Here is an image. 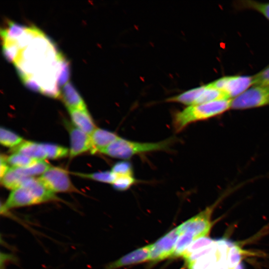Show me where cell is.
<instances>
[{
  "instance_id": "obj_1",
  "label": "cell",
  "mask_w": 269,
  "mask_h": 269,
  "mask_svg": "<svg viewBox=\"0 0 269 269\" xmlns=\"http://www.w3.org/2000/svg\"><path fill=\"white\" fill-rule=\"evenodd\" d=\"M247 252L225 239L212 240L193 254L188 269H243L242 260Z\"/></svg>"
},
{
  "instance_id": "obj_2",
  "label": "cell",
  "mask_w": 269,
  "mask_h": 269,
  "mask_svg": "<svg viewBox=\"0 0 269 269\" xmlns=\"http://www.w3.org/2000/svg\"><path fill=\"white\" fill-rule=\"evenodd\" d=\"M57 201L60 199L38 178L29 177L20 187L11 192L1 209L6 211L12 208Z\"/></svg>"
},
{
  "instance_id": "obj_3",
  "label": "cell",
  "mask_w": 269,
  "mask_h": 269,
  "mask_svg": "<svg viewBox=\"0 0 269 269\" xmlns=\"http://www.w3.org/2000/svg\"><path fill=\"white\" fill-rule=\"evenodd\" d=\"M232 100H221L191 105L176 112L173 120L175 131L179 132L191 123L207 120L223 113L231 108Z\"/></svg>"
},
{
  "instance_id": "obj_4",
  "label": "cell",
  "mask_w": 269,
  "mask_h": 269,
  "mask_svg": "<svg viewBox=\"0 0 269 269\" xmlns=\"http://www.w3.org/2000/svg\"><path fill=\"white\" fill-rule=\"evenodd\" d=\"M175 140V137H170L158 142H142L120 137L101 153L113 158L127 160L139 154L167 150Z\"/></svg>"
},
{
  "instance_id": "obj_5",
  "label": "cell",
  "mask_w": 269,
  "mask_h": 269,
  "mask_svg": "<svg viewBox=\"0 0 269 269\" xmlns=\"http://www.w3.org/2000/svg\"><path fill=\"white\" fill-rule=\"evenodd\" d=\"M215 204L189 219L177 227L179 235L186 233L195 240L208 236L212 227L211 215Z\"/></svg>"
},
{
  "instance_id": "obj_6",
  "label": "cell",
  "mask_w": 269,
  "mask_h": 269,
  "mask_svg": "<svg viewBox=\"0 0 269 269\" xmlns=\"http://www.w3.org/2000/svg\"><path fill=\"white\" fill-rule=\"evenodd\" d=\"M38 179L53 193L78 191L72 183L67 171L59 167L51 166Z\"/></svg>"
},
{
  "instance_id": "obj_7",
  "label": "cell",
  "mask_w": 269,
  "mask_h": 269,
  "mask_svg": "<svg viewBox=\"0 0 269 269\" xmlns=\"http://www.w3.org/2000/svg\"><path fill=\"white\" fill-rule=\"evenodd\" d=\"M269 105V87L252 88L232 100L231 108L245 109Z\"/></svg>"
},
{
  "instance_id": "obj_8",
  "label": "cell",
  "mask_w": 269,
  "mask_h": 269,
  "mask_svg": "<svg viewBox=\"0 0 269 269\" xmlns=\"http://www.w3.org/2000/svg\"><path fill=\"white\" fill-rule=\"evenodd\" d=\"M253 82V77L249 76L224 77L211 83L209 86L226 93L230 98L242 94Z\"/></svg>"
},
{
  "instance_id": "obj_9",
  "label": "cell",
  "mask_w": 269,
  "mask_h": 269,
  "mask_svg": "<svg viewBox=\"0 0 269 269\" xmlns=\"http://www.w3.org/2000/svg\"><path fill=\"white\" fill-rule=\"evenodd\" d=\"M179 236L177 227L150 245V260L159 261L172 256Z\"/></svg>"
},
{
  "instance_id": "obj_10",
  "label": "cell",
  "mask_w": 269,
  "mask_h": 269,
  "mask_svg": "<svg viewBox=\"0 0 269 269\" xmlns=\"http://www.w3.org/2000/svg\"><path fill=\"white\" fill-rule=\"evenodd\" d=\"M67 125L70 139V156L73 157L88 150L91 151L92 146L90 135L75 126Z\"/></svg>"
},
{
  "instance_id": "obj_11",
  "label": "cell",
  "mask_w": 269,
  "mask_h": 269,
  "mask_svg": "<svg viewBox=\"0 0 269 269\" xmlns=\"http://www.w3.org/2000/svg\"><path fill=\"white\" fill-rule=\"evenodd\" d=\"M150 260V245L138 248L109 264L104 269H117Z\"/></svg>"
},
{
  "instance_id": "obj_12",
  "label": "cell",
  "mask_w": 269,
  "mask_h": 269,
  "mask_svg": "<svg viewBox=\"0 0 269 269\" xmlns=\"http://www.w3.org/2000/svg\"><path fill=\"white\" fill-rule=\"evenodd\" d=\"M92 142V153L102 152L119 136L116 133L101 128H96L90 135Z\"/></svg>"
},
{
  "instance_id": "obj_13",
  "label": "cell",
  "mask_w": 269,
  "mask_h": 269,
  "mask_svg": "<svg viewBox=\"0 0 269 269\" xmlns=\"http://www.w3.org/2000/svg\"><path fill=\"white\" fill-rule=\"evenodd\" d=\"M60 97L68 110L87 109L83 98L70 82L63 85Z\"/></svg>"
},
{
  "instance_id": "obj_14",
  "label": "cell",
  "mask_w": 269,
  "mask_h": 269,
  "mask_svg": "<svg viewBox=\"0 0 269 269\" xmlns=\"http://www.w3.org/2000/svg\"><path fill=\"white\" fill-rule=\"evenodd\" d=\"M68 111L74 126L91 135L96 127L87 109H73Z\"/></svg>"
},
{
  "instance_id": "obj_15",
  "label": "cell",
  "mask_w": 269,
  "mask_h": 269,
  "mask_svg": "<svg viewBox=\"0 0 269 269\" xmlns=\"http://www.w3.org/2000/svg\"><path fill=\"white\" fill-rule=\"evenodd\" d=\"M12 152L20 153L37 160H44L47 158L43 143L32 141H23L12 148Z\"/></svg>"
},
{
  "instance_id": "obj_16",
  "label": "cell",
  "mask_w": 269,
  "mask_h": 269,
  "mask_svg": "<svg viewBox=\"0 0 269 269\" xmlns=\"http://www.w3.org/2000/svg\"><path fill=\"white\" fill-rule=\"evenodd\" d=\"M205 88V85L184 91L166 99L167 102H175L187 106L194 105Z\"/></svg>"
},
{
  "instance_id": "obj_17",
  "label": "cell",
  "mask_w": 269,
  "mask_h": 269,
  "mask_svg": "<svg viewBox=\"0 0 269 269\" xmlns=\"http://www.w3.org/2000/svg\"><path fill=\"white\" fill-rule=\"evenodd\" d=\"M51 165L45 160H38L34 164L24 168H13L19 174L25 177H34L41 175Z\"/></svg>"
},
{
  "instance_id": "obj_18",
  "label": "cell",
  "mask_w": 269,
  "mask_h": 269,
  "mask_svg": "<svg viewBox=\"0 0 269 269\" xmlns=\"http://www.w3.org/2000/svg\"><path fill=\"white\" fill-rule=\"evenodd\" d=\"M27 178L18 173L11 167L0 179V182L5 188L12 191L20 187Z\"/></svg>"
},
{
  "instance_id": "obj_19",
  "label": "cell",
  "mask_w": 269,
  "mask_h": 269,
  "mask_svg": "<svg viewBox=\"0 0 269 269\" xmlns=\"http://www.w3.org/2000/svg\"><path fill=\"white\" fill-rule=\"evenodd\" d=\"M23 141V139L15 133L5 128H0V142L2 145L7 147L14 148Z\"/></svg>"
},
{
  "instance_id": "obj_20",
  "label": "cell",
  "mask_w": 269,
  "mask_h": 269,
  "mask_svg": "<svg viewBox=\"0 0 269 269\" xmlns=\"http://www.w3.org/2000/svg\"><path fill=\"white\" fill-rule=\"evenodd\" d=\"M73 174L83 178L91 179L101 182L113 184L117 178L116 175L111 171H100L92 173L73 172Z\"/></svg>"
},
{
  "instance_id": "obj_21",
  "label": "cell",
  "mask_w": 269,
  "mask_h": 269,
  "mask_svg": "<svg viewBox=\"0 0 269 269\" xmlns=\"http://www.w3.org/2000/svg\"><path fill=\"white\" fill-rule=\"evenodd\" d=\"M7 163L13 168H24L34 164L37 160L25 155L14 152L6 157Z\"/></svg>"
},
{
  "instance_id": "obj_22",
  "label": "cell",
  "mask_w": 269,
  "mask_h": 269,
  "mask_svg": "<svg viewBox=\"0 0 269 269\" xmlns=\"http://www.w3.org/2000/svg\"><path fill=\"white\" fill-rule=\"evenodd\" d=\"M195 240L194 238L188 233L181 234L175 244L172 256L173 257L182 256L188 247Z\"/></svg>"
},
{
  "instance_id": "obj_23",
  "label": "cell",
  "mask_w": 269,
  "mask_h": 269,
  "mask_svg": "<svg viewBox=\"0 0 269 269\" xmlns=\"http://www.w3.org/2000/svg\"><path fill=\"white\" fill-rule=\"evenodd\" d=\"M47 158L55 159L66 156L69 153V150L64 146L51 143H43Z\"/></svg>"
},
{
  "instance_id": "obj_24",
  "label": "cell",
  "mask_w": 269,
  "mask_h": 269,
  "mask_svg": "<svg viewBox=\"0 0 269 269\" xmlns=\"http://www.w3.org/2000/svg\"><path fill=\"white\" fill-rule=\"evenodd\" d=\"M137 180L134 175L117 176L113 186L117 190L123 191L128 190L134 184Z\"/></svg>"
},
{
  "instance_id": "obj_25",
  "label": "cell",
  "mask_w": 269,
  "mask_h": 269,
  "mask_svg": "<svg viewBox=\"0 0 269 269\" xmlns=\"http://www.w3.org/2000/svg\"><path fill=\"white\" fill-rule=\"evenodd\" d=\"M111 171L116 176L133 175L132 165L127 160H123L116 162L113 166Z\"/></svg>"
},
{
  "instance_id": "obj_26",
  "label": "cell",
  "mask_w": 269,
  "mask_h": 269,
  "mask_svg": "<svg viewBox=\"0 0 269 269\" xmlns=\"http://www.w3.org/2000/svg\"><path fill=\"white\" fill-rule=\"evenodd\" d=\"M253 84L257 86L269 87V66L253 77Z\"/></svg>"
},
{
  "instance_id": "obj_27",
  "label": "cell",
  "mask_w": 269,
  "mask_h": 269,
  "mask_svg": "<svg viewBox=\"0 0 269 269\" xmlns=\"http://www.w3.org/2000/svg\"><path fill=\"white\" fill-rule=\"evenodd\" d=\"M245 4L262 12L269 19V3H261L255 1H247Z\"/></svg>"
},
{
  "instance_id": "obj_28",
  "label": "cell",
  "mask_w": 269,
  "mask_h": 269,
  "mask_svg": "<svg viewBox=\"0 0 269 269\" xmlns=\"http://www.w3.org/2000/svg\"><path fill=\"white\" fill-rule=\"evenodd\" d=\"M0 177L1 179L8 171L10 168L6 160V157L2 155L0 156Z\"/></svg>"
}]
</instances>
